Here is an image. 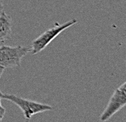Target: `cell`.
I'll return each instance as SVG.
<instances>
[{
    "label": "cell",
    "mask_w": 126,
    "mask_h": 122,
    "mask_svg": "<svg viewBox=\"0 0 126 122\" xmlns=\"http://www.w3.org/2000/svg\"><path fill=\"white\" fill-rule=\"evenodd\" d=\"M3 8H4L3 2H2V0H0V14L3 12Z\"/></svg>",
    "instance_id": "cell-7"
},
{
    "label": "cell",
    "mask_w": 126,
    "mask_h": 122,
    "mask_svg": "<svg viewBox=\"0 0 126 122\" xmlns=\"http://www.w3.org/2000/svg\"><path fill=\"white\" fill-rule=\"evenodd\" d=\"M126 105V82L115 90L108 102L107 107L100 116L101 121L105 122L110 119L115 113Z\"/></svg>",
    "instance_id": "cell-4"
},
{
    "label": "cell",
    "mask_w": 126,
    "mask_h": 122,
    "mask_svg": "<svg viewBox=\"0 0 126 122\" xmlns=\"http://www.w3.org/2000/svg\"><path fill=\"white\" fill-rule=\"evenodd\" d=\"M2 118H1V117H0V122L2 121Z\"/></svg>",
    "instance_id": "cell-10"
},
{
    "label": "cell",
    "mask_w": 126,
    "mask_h": 122,
    "mask_svg": "<svg viewBox=\"0 0 126 122\" xmlns=\"http://www.w3.org/2000/svg\"><path fill=\"white\" fill-rule=\"evenodd\" d=\"M5 111H5V108L2 106V103L0 102V117L1 118H3V116L5 115Z\"/></svg>",
    "instance_id": "cell-6"
},
{
    "label": "cell",
    "mask_w": 126,
    "mask_h": 122,
    "mask_svg": "<svg viewBox=\"0 0 126 122\" xmlns=\"http://www.w3.org/2000/svg\"><path fill=\"white\" fill-rule=\"evenodd\" d=\"M77 23L76 19H71L69 21L62 25H56L51 29L46 30L41 35L36 38L32 41L31 48L30 49V52L32 55L37 54L44 50L55 38H57L62 31L66 30L67 28L72 26L73 25Z\"/></svg>",
    "instance_id": "cell-1"
},
{
    "label": "cell",
    "mask_w": 126,
    "mask_h": 122,
    "mask_svg": "<svg viewBox=\"0 0 126 122\" xmlns=\"http://www.w3.org/2000/svg\"><path fill=\"white\" fill-rule=\"evenodd\" d=\"M4 70H5V68L3 67H2V66H0V79H1L2 74L4 72Z\"/></svg>",
    "instance_id": "cell-8"
},
{
    "label": "cell",
    "mask_w": 126,
    "mask_h": 122,
    "mask_svg": "<svg viewBox=\"0 0 126 122\" xmlns=\"http://www.w3.org/2000/svg\"><path fill=\"white\" fill-rule=\"evenodd\" d=\"M2 93H1V91H0V102H1V100H2Z\"/></svg>",
    "instance_id": "cell-9"
},
{
    "label": "cell",
    "mask_w": 126,
    "mask_h": 122,
    "mask_svg": "<svg viewBox=\"0 0 126 122\" xmlns=\"http://www.w3.org/2000/svg\"><path fill=\"white\" fill-rule=\"evenodd\" d=\"M12 34V18L2 12L0 14V42L9 39Z\"/></svg>",
    "instance_id": "cell-5"
},
{
    "label": "cell",
    "mask_w": 126,
    "mask_h": 122,
    "mask_svg": "<svg viewBox=\"0 0 126 122\" xmlns=\"http://www.w3.org/2000/svg\"><path fill=\"white\" fill-rule=\"evenodd\" d=\"M30 52V49L18 46H0V66L6 68H14L21 66V59Z\"/></svg>",
    "instance_id": "cell-3"
},
{
    "label": "cell",
    "mask_w": 126,
    "mask_h": 122,
    "mask_svg": "<svg viewBox=\"0 0 126 122\" xmlns=\"http://www.w3.org/2000/svg\"><path fill=\"white\" fill-rule=\"evenodd\" d=\"M25 122H29V120H26V121Z\"/></svg>",
    "instance_id": "cell-11"
},
{
    "label": "cell",
    "mask_w": 126,
    "mask_h": 122,
    "mask_svg": "<svg viewBox=\"0 0 126 122\" xmlns=\"http://www.w3.org/2000/svg\"><path fill=\"white\" fill-rule=\"evenodd\" d=\"M2 98L12 102L14 104H16L17 106H19L20 109L22 111V113H23L26 120L29 121L35 114L52 110V107L49 105L29 100V99L22 98L14 94H3L2 93Z\"/></svg>",
    "instance_id": "cell-2"
}]
</instances>
